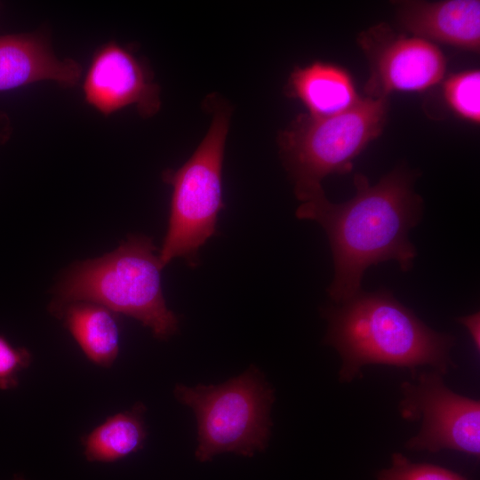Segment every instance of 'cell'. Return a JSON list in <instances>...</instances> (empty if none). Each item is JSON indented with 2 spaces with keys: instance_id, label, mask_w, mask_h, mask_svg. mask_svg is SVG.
Returning <instances> with one entry per match:
<instances>
[{
  "instance_id": "cell-9",
  "label": "cell",
  "mask_w": 480,
  "mask_h": 480,
  "mask_svg": "<svg viewBox=\"0 0 480 480\" xmlns=\"http://www.w3.org/2000/svg\"><path fill=\"white\" fill-rule=\"evenodd\" d=\"M85 101L105 116L135 105L143 116L160 107L159 88L144 64L114 41L93 54L83 84Z\"/></svg>"
},
{
  "instance_id": "cell-11",
  "label": "cell",
  "mask_w": 480,
  "mask_h": 480,
  "mask_svg": "<svg viewBox=\"0 0 480 480\" xmlns=\"http://www.w3.org/2000/svg\"><path fill=\"white\" fill-rule=\"evenodd\" d=\"M81 67L73 60H59L37 35L0 36V92L43 80L73 86Z\"/></svg>"
},
{
  "instance_id": "cell-8",
  "label": "cell",
  "mask_w": 480,
  "mask_h": 480,
  "mask_svg": "<svg viewBox=\"0 0 480 480\" xmlns=\"http://www.w3.org/2000/svg\"><path fill=\"white\" fill-rule=\"evenodd\" d=\"M358 44L370 63L366 97L388 98L394 92H422L444 77L446 60L433 43L395 34L387 24L362 32Z\"/></svg>"
},
{
  "instance_id": "cell-19",
  "label": "cell",
  "mask_w": 480,
  "mask_h": 480,
  "mask_svg": "<svg viewBox=\"0 0 480 480\" xmlns=\"http://www.w3.org/2000/svg\"><path fill=\"white\" fill-rule=\"evenodd\" d=\"M14 480H24V479L21 477H15Z\"/></svg>"
},
{
  "instance_id": "cell-1",
  "label": "cell",
  "mask_w": 480,
  "mask_h": 480,
  "mask_svg": "<svg viewBox=\"0 0 480 480\" xmlns=\"http://www.w3.org/2000/svg\"><path fill=\"white\" fill-rule=\"evenodd\" d=\"M418 176L399 166L371 185L365 175L356 173V193L348 201L332 203L323 190L297 208L298 219L317 222L327 235L334 267L327 292L336 304L362 289L370 266L395 260L404 272L412 268L418 253L409 233L424 212L423 200L413 188Z\"/></svg>"
},
{
  "instance_id": "cell-7",
  "label": "cell",
  "mask_w": 480,
  "mask_h": 480,
  "mask_svg": "<svg viewBox=\"0 0 480 480\" xmlns=\"http://www.w3.org/2000/svg\"><path fill=\"white\" fill-rule=\"evenodd\" d=\"M415 380L401 385V416L421 420L419 433L406 442V448L429 452L450 449L478 457L479 401L453 392L437 371L422 372Z\"/></svg>"
},
{
  "instance_id": "cell-17",
  "label": "cell",
  "mask_w": 480,
  "mask_h": 480,
  "mask_svg": "<svg viewBox=\"0 0 480 480\" xmlns=\"http://www.w3.org/2000/svg\"><path fill=\"white\" fill-rule=\"evenodd\" d=\"M31 362L28 349L12 345L0 334V389L9 390L19 384V374Z\"/></svg>"
},
{
  "instance_id": "cell-10",
  "label": "cell",
  "mask_w": 480,
  "mask_h": 480,
  "mask_svg": "<svg viewBox=\"0 0 480 480\" xmlns=\"http://www.w3.org/2000/svg\"><path fill=\"white\" fill-rule=\"evenodd\" d=\"M397 20L413 36L478 52L480 1H400Z\"/></svg>"
},
{
  "instance_id": "cell-15",
  "label": "cell",
  "mask_w": 480,
  "mask_h": 480,
  "mask_svg": "<svg viewBox=\"0 0 480 480\" xmlns=\"http://www.w3.org/2000/svg\"><path fill=\"white\" fill-rule=\"evenodd\" d=\"M444 96L450 108L460 118L480 123V71L465 70L452 75L444 84Z\"/></svg>"
},
{
  "instance_id": "cell-4",
  "label": "cell",
  "mask_w": 480,
  "mask_h": 480,
  "mask_svg": "<svg viewBox=\"0 0 480 480\" xmlns=\"http://www.w3.org/2000/svg\"><path fill=\"white\" fill-rule=\"evenodd\" d=\"M387 115V98L364 97L333 116H298L278 137L296 197L302 202L324 190L326 176L351 172L354 159L382 132Z\"/></svg>"
},
{
  "instance_id": "cell-14",
  "label": "cell",
  "mask_w": 480,
  "mask_h": 480,
  "mask_svg": "<svg viewBox=\"0 0 480 480\" xmlns=\"http://www.w3.org/2000/svg\"><path fill=\"white\" fill-rule=\"evenodd\" d=\"M143 405L108 418L84 439V455L92 462H114L140 450L147 432Z\"/></svg>"
},
{
  "instance_id": "cell-5",
  "label": "cell",
  "mask_w": 480,
  "mask_h": 480,
  "mask_svg": "<svg viewBox=\"0 0 480 480\" xmlns=\"http://www.w3.org/2000/svg\"><path fill=\"white\" fill-rule=\"evenodd\" d=\"M230 113L215 111L210 128L190 158L164 180L172 186L168 228L158 253L165 267L175 258L198 265L199 249L214 235L223 207L221 170Z\"/></svg>"
},
{
  "instance_id": "cell-18",
  "label": "cell",
  "mask_w": 480,
  "mask_h": 480,
  "mask_svg": "<svg viewBox=\"0 0 480 480\" xmlns=\"http://www.w3.org/2000/svg\"><path fill=\"white\" fill-rule=\"evenodd\" d=\"M457 321L460 323L468 332L475 348L479 350L480 348V313L475 312L473 314L460 316L457 318Z\"/></svg>"
},
{
  "instance_id": "cell-2",
  "label": "cell",
  "mask_w": 480,
  "mask_h": 480,
  "mask_svg": "<svg viewBox=\"0 0 480 480\" xmlns=\"http://www.w3.org/2000/svg\"><path fill=\"white\" fill-rule=\"evenodd\" d=\"M328 328L324 343L340 354V382H351L367 364H388L415 372L428 365L443 375L455 367V338L428 327L386 289H362L348 300L323 309Z\"/></svg>"
},
{
  "instance_id": "cell-6",
  "label": "cell",
  "mask_w": 480,
  "mask_h": 480,
  "mask_svg": "<svg viewBox=\"0 0 480 480\" xmlns=\"http://www.w3.org/2000/svg\"><path fill=\"white\" fill-rule=\"evenodd\" d=\"M174 393L196 414L199 461L225 452L249 457L266 448L274 396L257 369L250 368L220 385H177Z\"/></svg>"
},
{
  "instance_id": "cell-13",
  "label": "cell",
  "mask_w": 480,
  "mask_h": 480,
  "mask_svg": "<svg viewBox=\"0 0 480 480\" xmlns=\"http://www.w3.org/2000/svg\"><path fill=\"white\" fill-rule=\"evenodd\" d=\"M58 312L87 358L100 366H111L118 356L120 343L116 313L87 301L69 303Z\"/></svg>"
},
{
  "instance_id": "cell-16",
  "label": "cell",
  "mask_w": 480,
  "mask_h": 480,
  "mask_svg": "<svg viewBox=\"0 0 480 480\" xmlns=\"http://www.w3.org/2000/svg\"><path fill=\"white\" fill-rule=\"evenodd\" d=\"M377 480H468L450 469L427 463H415L402 453L392 455L389 468L378 473Z\"/></svg>"
},
{
  "instance_id": "cell-3",
  "label": "cell",
  "mask_w": 480,
  "mask_h": 480,
  "mask_svg": "<svg viewBox=\"0 0 480 480\" xmlns=\"http://www.w3.org/2000/svg\"><path fill=\"white\" fill-rule=\"evenodd\" d=\"M156 248L146 236H132L115 251L76 263L55 288L54 311L78 301L100 304L148 327L166 340L178 331L179 321L165 303Z\"/></svg>"
},
{
  "instance_id": "cell-12",
  "label": "cell",
  "mask_w": 480,
  "mask_h": 480,
  "mask_svg": "<svg viewBox=\"0 0 480 480\" xmlns=\"http://www.w3.org/2000/svg\"><path fill=\"white\" fill-rule=\"evenodd\" d=\"M287 91L314 116L344 112L361 99L346 69L321 61L295 68L289 77Z\"/></svg>"
}]
</instances>
